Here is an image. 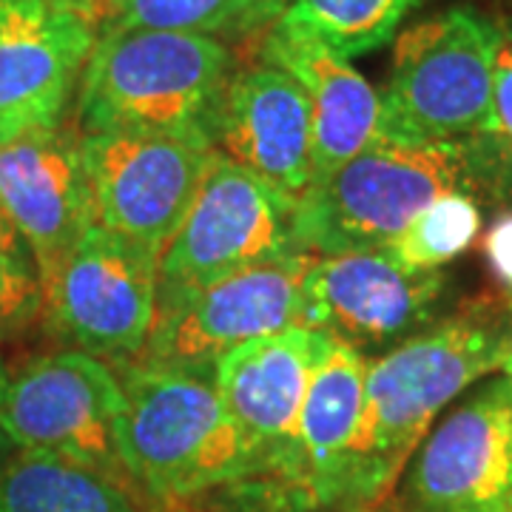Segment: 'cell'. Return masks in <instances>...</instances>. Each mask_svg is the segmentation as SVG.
I'll list each match as a JSON object with an SVG mask.
<instances>
[{
    "instance_id": "1",
    "label": "cell",
    "mask_w": 512,
    "mask_h": 512,
    "mask_svg": "<svg viewBox=\"0 0 512 512\" xmlns=\"http://www.w3.org/2000/svg\"><path fill=\"white\" fill-rule=\"evenodd\" d=\"M512 188V151L495 134L402 140L384 134L333 168L293 205V237L313 256L382 251L444 194L476 200Z\"/></svg>"
},
{
    "instance_id": "2",
    "label": "cell",
    "mask_w": 512,
    "mask_h": 512,
    "mask_svg": "<svg viewBox=\"0 0 512 512\" xmlns=\"http://www.w3.org/2000/svg\"><path fill=\"white\" fill-rule=\"evenodd\" d=\"M507 339L510 328L493 313H461L370 359L336 501L370 504L390 493L441 413L501 370Z\"/></svg>"
},
{
    "instance_id": "3",
    "label": "cell",
    "mask_w": 512,
    "mask_h": 512,
    "mask_svg": "<svg viewBox=\"0 0 512 512\" xmlns=\"http://www.w3.org/2000/svg\"><path fill=\"white\" fill-rule=\"evenodd\" d=\"M234 74L220 37L180 32H97L77 86L83 134L146 131L211 140Z\"/></svg>"
},
{
    "instance_id": "4",
    "label": "cell",
    "mask_w": 512,
    "mask_h": 512,
    "mask_svg": "<svg viewBox=\"0 0 512 512\" xmlns=\"http://www.w3.org/2000/svg\"><path fill=\"white\" fill-rule=\"evenodd\" d=\"M117 453L123 473L163 498L200 493L259 467L214 382L194 370L128 367Z\"/></svg>"
},
{
    "instance_id": "5",
    "label": "cell",
    "mask_w": 512,
    "mask_h": 512,
    "mask_svg": "<svg viewBox=\"0 0 512 512\" xmlns=\"http://www.w3.org/2000/svg\"><path fill=\"white\" fill-rule=\"evenodd\" d=\"M498 35L493 20L470 6H453L399 32L382 92L387 134L402 140L495 134Z\"/></svg>"
},
{
    "instance_id": "6",
    "label": "cell",
    "mask_w": 512,
    "mask_h": 512,
    "mask_svg": "<svg viewBox=\"0 0 512 512\" xmlns=\"http://www.w3.org/2000/svg\"><path fill=\"white\" fill-rule=\"evenodd\" d=\"M123 382L103 359L57 350L0 367V433L18 450L57 456L117 478Z\"/></svg>"
},
{
    "instance_id": "7",
    "label": "cell",
    "mask_w": 512,
    "mask_h": 512,
    "mask_svg": "<svg viewBox=\"0 0 512 512\" xmlns=\"http://www.w3.org/2000/svg\"><path fill=\"white\" fill-rule=\"evenodd\" d=\"M43 285L46 325L97 359L146 350L160 316V256L94 225Z\"/></svg>"
},
{
    "instance_id": "8",
    "label": "cell",
    "mask_w": 512,
    "mask_h": 512,
    "mask_svg": "<svg viewBox=\"0 0 512 512\" xmlns=\"http://www.w3.org/2000/svg\"><path fill=\"white\" fill-rule=\"evenodd\" d=\"M214 157V143L202 137L146 131L83 134L94 220L160 256L197 200Z\"/></svg>"
},
{
    "instance_id": "9",
    "label": "cell",
    "mask_w": 512,
    "mask_h": 512,
    "mask_svg": "<svg viewBox=\"0 0 512 512\" xmlns=\"http://www.w3.org/2000/svg\"><path fill=\"white\" fill-rule=\"evenodd\" d=\"M296 251L291 202L217 154L160 254V302Z\"/></svg>"
},
{
    "instance_id": "10",
    "label": "cell",
    "mask_w": 512,
    "mask_h": 512,
    "mask_svg": "<svg viewBox=\"0 0 512 512\" xmlns=\"http://www.w3.org/2000/svg\"><path fill=\"white\" fill-rule=\"evenodd\" d=\"M311 259L313 254L296 251L160 302L157 325L140 353L143 362L214 370L228 350L302 325V279Z\"/></svg>"
},
{
    "instance_id": "11",
    "label": "cell",
    "mask_w": 512,
    "mask_h": 512,
    "mask_svg": "<svg viewBox=\"0 0 512 512\" xmlns=\"http://www.w3.org/2000/svg\"><path fill=\"white\" fill-rule=\"evenodd\" d=\"M447 279L387 251L313 256L302 279V325L356 350L396 348L433 325Z\"/></svg>"
},
{
    "instance_id": "12",
    "label": "cell",
    "mask_w": 512,
    "mask_h": 512,
    "mask_svg": "<svg viewBox=\"0 0 512 512\" xmlns=\"http://www.w3.org/2000/svg\"><path fill=\"white\" fill-rule=\"evenodd\" d=\"M410 512H504L512 490V379L467 393L404 467Z\"/></svg>"
},
{
    "instance_id": "13",
    "label": "cell",
    "mask_w": 512,
    "mask_h": 512,
    "mask_svg": "<svg viewBox=\"0 0 512 512\" xmlns=\"http://www.w3.org/2000/svg\"><path fill=\"white\" fill-rule=\"evenodd\" d=\"M0 214L35 259L40 282L92 231L83 131L66 123L0 140Z\"/></svg>"
},
{
    "instance_id": "14",
    "label": "cell",
    "mask_w": 512,
    "mask_h": 512,
    "mask_svg": "<svg viewBox=\"0 0 512 512\" xmlns=\"http://www.w3.org/2000/svg\"><path fill=\"white\" fill-rule=\"evenodd\" d=\"M94 40L49 0H0V140L63 123Z\"/></svg>"
},
{
    "instance_id": "15",
    "label": "cell",
    "mask_w": 512,
    "mask_h": 512,
    "mask_svg": "<svg viewBox=\"0 0 512 512\" xmlns=\"http://www.w3.org/2000/svg\"><path fill=\"white\" fill-rule=\"evenodd\" d=\"M211 143L291 205L313 185L311 103L291 74L265 60L231 74Z\"/></svg>"
},
{
    "instance_id": "16",
    "label": "cell",
    "mask_w": 512,
    "mask_h": 512,
    "mask_svg": "<svg viewBox=\"0 0 512 512\" xmlns=\"http://www.w3.org/2000/svg\"><path fill=\"white\" fill-rule=\"evenodd\" d=\"M259 60L291 74L311 103L313 183L387 134L382 92L322 40L276 20Z\"/></svg>"
},
{
    "instance_id": "17",
    "label": "cell",
    "mask_w": 512,
    "mask_h": 512,
    "mask_svg": "<svg viewBox=\"0 0 512 512\" xmlns=\"http://www.w3.org/2000/svg\"><path fill=\"white\" fill-rule=\"evenodd\" d=\"M330 336L293 325L228 350L214 365V387L256 458L285 453L302 399Z\"/></svg>"
},
{
    "instance_id": "18",
    "label": "cell",
    "mask_w": 512,
    "mask_h": 512,
    "mask_svg": "<svg viewBox=\"0 0 512 512\" xmlns=\"http://www.w3.org/2000/svg\"><path fill=\"white\" fill-rule=\"evenodd\" d=\"M367 359L362 350L330 339L302 399L285 461L319 501L333 504L365 410Z\"/></svg>"
},
{
    "instance_id": "19",
    "label": "cell",
    "mask_w": 512,
    "mask_h": 512,
    "mask_svg": "<svg viewBox=\"0 0 512 512\" xmlns=\"http://www.w3.org/2000/svg\"><path fill=\"white\" fill-rule=\"evenodd\" d=\"M0 512H137V507L109 473L18 450L0 461Z\"/></svg>"
},
{
    "instance_id": "20",
    "label": "cell",
    "mask_w": 512,
    "mask_h": 512,
    "mask_svg": "<svg viewBox=\"0 0 512 512\" xmlns=\"http://www.w3.org/2000/svg\"><path fill=\"white\" fill-rule=\"evenodd\" d=\"M424 3L427 0H296L282 20L350 60L390 43L404 20Z\"/></svg>"
},
{
    "instance_id": "21",
    "label": "cell",
    "mask_w": 512,
    "mask_h": 512,
    "mask_svg": "<svg viewBox=\"0 0 512 512\" xmlns=\"http://www.w3.org/2000/svg\"><path fill=\"white\" fill-rule=\"evenodd\" d=\"M481 231V200L473 194H444L430 202L384 251L413 271H441L464 254Z\"/></svg>"
},
{
    "instance_id": "22",
    "label": "cell",
    "mask_w": 512,
    "mask_h": 512,
    "mask_svg": "<svg viewBox=\"0 0 512 512\" xmlns=\"http://www.w3.org/2000/svg\"><path fill=\"white\" fill-rule=\"evenodd\" d=\"M97 32H180L220 37L242 32L237 0H111Z\"/></svg>"
},
{
    "instance_id": "23",
    "label": "cell",
    "mask_w": 512,
    "mask_h": 512,
    "mask_svg": "<svg viewBox=\"0 0 512 512\" xmlns=\"http://www.w3.org/2000/svg\"><path fill=\"white\" fill-rule=\"evenodd\" d=\"M43 308V285L35 259L15 228L0 214V339L26 325Z\"/></svg>"
},
{
    "instance_id": "24",
    "label": "cell",
    "mask_w": 512,
    "mask_h": 512,
    "mask_svg": "<svg viewBox=\"0 0 512 512\" xmlns=\"http://www.w3.org/2000/svg\"><path fill=\"white\" fill-rule=\"evenodd\" d=\"M493 123L495 137H501L512 151V26L501 29L495 49Z\"/></svg>"
},
{
    "instance_id": "25",
    "label": "cell",
    "mask_w": 512,
    "mask_h": 512,
    "mask_svg": "<svg viewBox=\"0 0 512 512\" xmlns=\"http://www.w3.org/2000/svg\"><path fill=\"white\" fill-rule=\"evenodd\" d=\"M484 254L493 265L495 276L507 285L512 293V211L490 225L487 237H484Z\"/></svg>"
},
{
    "instance_id": "26",
    "label": "cell",
    "mask_w": 512,
    "mask_h": 512,
    "mask_svg": "<svg viewBox=\"0 0 512 512\" xmlns=\"http://www.w3.org/2000/svg\"><path fill=\"white\" fill-rule=\"evenodd\" d=\"M242 15V32L271 29L276 20H282L296 0H237Z\"/></svg>"
},
{
    "instance_id": "27",
    "label": "cell",
    "mask_w": 512,
    "mask_h": 512,
    "mask_svg": "<svg viewBox=\"0 0 512 512\" xmlns=\"http://www.w3.org/2000/svg\"><path fill=\"white\" fill-rule=\"evenodd\" d=\"M49 3H55L57 9H63V12H69V15H77V18H83L86 23H92L100 29V23L106 18V12H109L111 0H49Z\"/></svg>"
},
{
    "instance_id": "28",
    "label": "cell",
    "mask_w": 512,
    "mask_h": 512,
    "mask_svg": "<svg viewBox=\"0 0 512 512\" xmlns=\"http://www.w3.org/2000/svg\"><path fill=\"white\" fill-rule=\"evenodd\" d=\"M501 376L512 379V330L510 339H507V348H504V359H501Z\"/></svg>"
},
{
    "instance_id": "29",
    "label": "cell",
    "mask_w": 512,
    "mask_h": 512,
    "mask_svg": "<svg viewBox=\"0 0 512 512\" xmlns=\"http://www.w3.org/2000/svg\"><path fill=\"white\" fill-rule=\"evenodd\" d=\"M9 447H12V444H9V441H6V436L0 433V461L6 458V450H9Z\"/></svg>"
},
{
    "instance_id": "30",
    "label": "cell",
    "mask_w": 512,
    "mask_h": 512,
    "mask_svg": "<svg viewBox=\"0 0 512 512\" xmlns=\"http://www.w3.org/2000/svg\"><path fill=\"white\" fill-rule=\"evenodd\" d=\"M504 512H512V490H510V495H507V504H504Z\"/></svg>"
},
{
    "instance_id": "31",
    "label": "cell",
    "mask_w": 512,
    "mask_h": 512,
    "mask_svg": "<svg viewBox=\"0 0 512 512\" xmlns=\"http://www.w3.org/2000/svg\"><path fill=\"white\" fill-rule=\"evenodd\" d=\"M510 26H512V23H510Z\"/></svg>"
}]
</instances>
